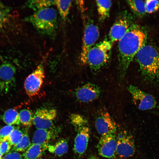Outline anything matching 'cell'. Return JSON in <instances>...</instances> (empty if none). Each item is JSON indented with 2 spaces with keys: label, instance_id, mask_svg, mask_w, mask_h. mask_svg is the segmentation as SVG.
<instances>
[{
  "label": "cell",
  "instance_id": "obj_1",
  "mask_svg": "<svg viewBox=\"0 0 159 159\" xmlns=\"http://www.w3.org/2000/svg\"><path fill=\"white\" fill-rule=\"evenodd\" d=\"M146 38L144 32L138 26L133 24L119 41L118 60L121 79L124 78L130 64L145 43Z\"/></svg>",
  "mask_w": 159,
  "mask_h": 159
},
{
  "label": "cell",
  "instance_id": "obj_2",
  "mask_svg": "<svg viewBox=\"0 0 159 159\" xmlns=\"http://www.w3.org/2000/svg\"><path fill=\"white\" fill-rule=\"evenodd\" d=\"M135 57L141 74L145 80L152 84H159V52L153 46H142Z\"/></svg>",
  "mask_w": 159,
  "mask_h": 159
},
{
  "label": "cell",
  "instance_id": "obj_3",
  "mask_svg": "<svg viewBox=\"0 0 159 159\" xmlns=\"http://www.w3.org/2000/svg\"><path fill=\"white\" fill-rule=\"evenodd\" d=\"M26 20L39 32L46 35H54L58 28L57 11L50 7L35 11Z\"/></svg>",
  "mask_w": 159,
  "mask_h": 159
},
{
  "label": "cell",
  "instance_id": "obj_4",
  "mask_svg": "<svg viewBox=\"0 0 159 159\" xmlns=\"http://www.w3.org/2000/svg\"><path fill=\"white\" fill-rule=\"evenodd\" d=\"M112 44L108 39L96 44L89 51L85 65H88L96 73L109 61Z\"/></svg>",
  "mask_w": 159,
  "mask_h": 159
},
{
  "label": "cell",
  "instance_id": "obj_5",
  "mask_svg": "<svg viewBox=\"0 0 159 159\" xmlns=\"http://www.w3.org/2000/svg\"><path fill=\"white\" fill-rule=\"evenodd\" d=\"M70 119L77 132L74 150L77 155L80 156L85 153L87 147L90 135L88 122L84 117L78 114H71Z\"/></svg>",
  "mask_w": 159,
  "mask_h": 159
},
{
  "label": "cell",
  "instance_id": "obj_6",
  "mask_svg": "<svg viewBox=\"0 0 159 159\" xmlns=\"http://www.w3.org/2000/svg\"><path fill=\"white\" fill-rule=\"evenodd\" d=\"M127 90L132 96L134 103L140 110H145L157 107V101L152 95L132 85L128 86Z\"/></svg>",
  "mask_w": 159,
  "mask_h": 159
},
{
  "label": "cell",
  "instance_id": "obj_7",
  "mask_svg": "<svg viewBox=\"0 0 159 159\" xmlns=\"http://www.w3.org/2000/svg\"><path fill=\"white\" fill-rule=\"evenodd\" d=\"M45 77L44 68L39 64L26 78L24 88L27 95L30 97L36 96L39 92Z\"/></svg>",
  "mask_w": 159,
  "mask_h": 159
},
{
  "label": "cell",
  "instance_id": "obj_8",
  "mask_svg": "<svg viewBox=\"0 0 159 159\" xmlns=\"http://www.w3.org/2000/svg\"><path fill=\"white\" fill-rule=\"evenodd\" d=\"M99 36V32L97 26L92 22L89 21L85 28L80 56L81 61L83 64H85L89 51L94 46Z\"/></svg>",
  "mask_w": 159,
  "mask_h": 159
},
{
  "label": "cell",
  "instance_id": "obj_9",
  "mask_svg": "<svg viewBox=\"0 0 159 159\" xmlns=\"http://www.w3.org/2000/svg\"><path fill=\"white\" fill-rule=\"evenodd\" d=\"M16 68L10 62L0 64V93H6L11 89L15 81Z\"/></svg>",
  "mask_w": 159,
  "mask_h": 159
},
{
  "label": "cell",
  "instance_id": "obj_10",
  "mask_svg": "<svg viewBox=\"0 0 159 159\" xmlns=\"http://www.w3.org/2000/svg\"><path fill=\"white\" fill-rule=\"evenodd\" d=\"M117 138L116 153L120 157L127 158L132 156L135 152V145L132 136L126 131L121 132Z\"/></svg>",
  "mask_w": 159,
  "mask_h": 159
},
{
  "label": "cell",
  "instance_id": "obj_11",
  "mask_svg": "<svg viewBox=\"0 0 159 159\" xmlns=\"http://www.w3.org/2000/svg\"><path fill=\"white\" fill-rule=\"evenodd\" d=\"M95 123L96 129L101 136L115 134L117 128L116 124L106 110L100 111L96 118Z\"/></svg>",
  "mask_w": 159,
  "mask_h": 159
},
{
  "label": "cell",
  "instance_id": "obj_12",
  "mask_svg": "<svg viewBox=\"0 0 159 159\" xmlns=\"http://www.w3.org/2000/svg\"><path fill=\"white\" fill-rule=\"evenodd\" d=\"M57 115L55 109L39 108L34 115L33 124L37 129L51 128Z\"/></svg>",
  "mask_w": 159,
  "mask_h": 159
},
{
  "label": "cell",
  "instance_id": "obj_13",
  "mask_svg": "<svg viewBox=\"0 0 159 159\" xmlns=\"http://www.w3.org/2000/svg\"><path fill=\"white\" fill-rule=\"evenodd\" d=\"M117 145L115 134L101 136L97 145L99 155L106 158H114L116 153Z\"/></svg>",
  "mask_w": 159,
  "mask_h": 159
},
{
  "label": "cell",
  "instance_id": "obj_14",
  "mask_svg": "<svg viewBox=\"0 0 159 159\" xmlns=\"http://www.w3.org/2000/svg\"><path fill=\"white\" fill-rule=\"evenodd\" d=\"M101 92V89L97 85L91 82H87L76 89L75 95L80 102L87 103L97 98Z\"/></svg>",
  "mask_w": 159,
  "mask_h": 159
},
{
  "label": "cell",
  "instance_id": "obj_15",
  "mask_svg": "<svg viewBox=\"0 0 159 159\" xmlns=\"http://www.w3.org/2000/svg\"><path fill=\"white\" fill-rule=\"evenodd\" d=\"M127 17L121 16L111 27L108 35V39L112 43L119 41L126 34L130 26Z\"/></svg>",
  "mask_w": 159,
  "mask_h": 159
},
{
  "label": "cell",
  "instance_id": "obj_16",
  "mask_svg": "<svg viewBox=\"0 0 159 159\" xmlns=\"http://www.w3.org/2000/svg\"><path fill=\"white\" fill-rule=\"evenodd\" d=\"M59 130L52 128L37 129L32 137V143L48 145L49 141L57 136Z\"/></svg>",
  "mask_w": 159,
  "mask_h": 159
},
{
  "label": "cell",
  "instance_id": "obj_17",
  "mask_svg": "<svg viewBox=\"0 0 159 159\" xmlns=\"http://www.w3.org/2000/svg\"><path fill=\"white\" fill-rule=\"evenodd\" d=\"M48 145L32 143L23 154V159H36L40 157L48 148Z\"/></svg>",
  "mask_w": 159,
  "mask_h": 159
},
{
  "label": "cell",
  "instance_id": "obj_18",
  "mask_svg": "<svg viewBox=\"0 0 159 159\" xmlns=\"http://www.w3.org/2000/svg\"><path fill=\"white\" fill-rule=\"evenodd\" d=\"M68 142L67 139L62 138L59 139L53 145H48V148L51 153L61 156L67 153L68 150Z\"/></svg>",
  "mask_w": 159,
  "mask_h": 159
},
{
  "label": "cell",
  "instance_id": "obj_19",
  "mask_svg": "<svg viewBox=\"0 0 159 159\" xmlns=\"http://www.w3.org/2000/svg\"><path fill=\"white\" fill-rule=\"evenodd\" d=\"M96 4L100 20L103 21L109 17L112 2L110 0H96Z\"/></svg>",
  "mask_w": 159,
  "mask_h": 159
},
{
  "label": "cell",
  "instance_id": "obj_20",
  "mask_svg": "<svg viewBox=\"0 0 159 159\" xmlns=\"http://www.w3.org/2000/svg\"><path fill=\"white\" fill-rule=\"evenodd\" d=\"M1 117L4 122L7 125H18L20 123L19 113L14 109H9L7 110Z\"/></svg>",
  "mask_w": 159,
  "mask_h": 159
},
{
  "label": "cell",
  "instance_id": "obj_21",
  "mask_svg": "<svg viewBox=\"0 0 159 159\" xmlns=\"http://www.w3.org/2000/svg\"><path fill=\"white\" fill-rule=\"evenodd\" d=\"M127 3L133 12L138 17H142L146 13L145 2L142 0H128Z\"/></svg>",
  "mask_w": 159,
  "mask_h": 159
},
{
  "label": "cell",
  "instance_id": "obj_22",
  "mask_svg": "<svg viewBox=\"0 0 159 159\" xmlns=\"http://www.w3.org/2000/svg\"><path fill=\"white\" fill-rule=\"evenodd\" d=\"M55 0H38L28 1L26 5L35 11L55 4Z\"/></svg>",
  "mask_w": 159,
  "mask_h": 159
},
{
  "label": "cell",
  "instance_id": "obj_23",
  "mask_svg": "<svg viewBox=\"0 0 159 159\" xmlns=\"http://www.w3.org/2000/svg\"><path fill=\"white\" fill-rule=\"evenodd\" d=\"M72 3L71 0H55V4L61 17L64 20H65L69 14Z\"/></svg>",
  "mask_w": 159,
  "mask_h": 159
},
{
  "label": "cell",
  "instance_id": "obj_24",
  "mask_svg": "<svg viewBox=\"0 0 159 159\" xmlns=\"http://www.w3.org/2000/svg\"><path fill=\"white\" fill-rule=\"evenodd\" d=\"M19 117L20 123L25 126L30 127L33 123L34 115L29 110L25 109L21 110Z\"/></svg>",
  "mask_w": 159,
  "mask_h": 159
},
{
  "label": "cell",
  "instance_id": "obj_25",
  "mask_svg": "<svg viewBox=\"0 0 159 159\" xmlns=\"http://www.w3.org/2000/svg\"><path fill=\"white\" fill-rule=\"evenodd\" d=\"M31 145L28 134L27 133H24L20 142L16 145L13 146L11 151L16 152L26 151Z\"/></svg>",
  "mask_w": 159,
  "mask_h": 159
},
{
  "label": "cell",
  "instance_id": "obj_26",
  "mask_svg": "<svg viewBox=\"0 0 159 159\" xmlns=\"http://www.w3.org/2000/svg\"><path fill=\"white\" fill-rule=\"evenodd\" d=\"M9 13L8 10L0 2V31L5 27L8 21Z\"/></svg>",
  "mask_w": 159,
  "mask_h": 159
},
{
  "label": "cell",
  "instance_id": "obj_27",
  "mask_svg": "<svg viewBox=\"0 0 159 159\" xmlns=\"http://www.w3.org/2000/svg\"><path fill=\"white\" fill-rule=\"evenodd\" d=\"M24 134L21 130L16 128L12 131L9 138L12 146L16 145L20 142Z\"/></svg>",
  "mask_w": 159,
  "mask_h": 159
},
{
  "label": "cell",
  "instance_id": "obj_28",
  "mask_svg": "<svg viewBox=\"0 0 159 159\" xmlns=\"http://www.w3.org/2000/svg\"><path fill=\"white\" fill-rule=\"evenodd\" d=\"M146 13L151 14L157 11L159 8V1L148 0L145 1Z\"/></svg>",
  "mask_w": 159,
  "mask_h": 159
},
{
  "label": "cell",
  "instance_id": "obj_29",
  "mask_svg": "<svg viewBox=\"0 0 159 159\" xmlns=\"http://www.w3.org/2000/svg\"><path fill=\"white\" fill-rule=\"evenodd\" d=\"M12 146L9 138L3 140L0 144V152L2 155L7 153L10 151Z\"/></svg>",
  "mask_w": 159,
  "mask_h": 159
},
{
  "label": "cell",
  "instance_id": "obj_30",
  "mask_svg": "<svg viewBox=\"0 0 159 159\" xmlns=\"http://www.w3.org/2000/svg\"><path fill=\"white\" fill-rule=\"evenodd\" d=\"M15 127L13 125H7L0 129V138L1 140L7 138L12 132L15 128Z\"/></svg>",
  "mask_w": 159,
  "mask_h": 159
},
{
  "label": "cell",
  "instance_id": "obj_31",
  "mask_svg": "<svg viewBox=\"0 0 159 159\" xmlns=\"http://www.w3.org/2000/svg\"><path fill=\"white\" fill-rule=\"evenodd\" d=\"M2 159H23V156L17 152L10 151Z\"/></svg>",
  "mask_w": 159,
  "mask_h": 159
},
{
  "label": "cell",
  "instance_id": "obj_32",
  "mask_svg": "<svg viewBox=\"0 0 159 159\" xmlns=\"http://www.w3.org/2000/svg\"><path fill=\"white\" fill-rule=\"evenodd\" d=\"M88 159H100L99 158L94 155H91L89 158Z\"/></svg>",
  "mask_w": 159,
  "mask_h": 159
},
{
  "label": "cell",
  "instance_id": "obj_33",
  "mask_svg": "<svg viewBox=\"0 0 159 159\" xmlns=\"http://www.w3.org/2000/svg\"><path fill=\"white\" fill-rule=\"evenodd\" d=\"M2 154L0 152V159H2Z\"/></svg>",
  "mask_w": 159,
  "mask_h": 159
},
{
  "label": "cell",
  "instance_id": "obj_34",
  "mask_svg": "<svg viewBox=\"0 0 159 159\" xmlns=\"http://www.w3.org/2000/svg\"><path fill=\"white\" fill-rule=\"evenodd\" d=\"M1 139L0 138V144L1 143Z\"/></svg>",
  "mask_w": 159,
  "mask_h": 159
},
{
  "label": "cell",
  "instance_id": "obj_35",
  "mask_svg": "<svg viewBox=\"0 0 159 159\" xmlns=\"http://www.w3.org/2000/svg\"><path fill=\"white\" fill-rule=\"evenodd\" d=\"M157 114H158V115H159V113L157 112Z\"/></svg>",
  "mask_w": 159,
  "mask_h": 159
}]
</instances>
